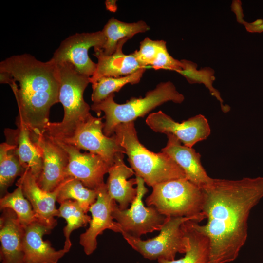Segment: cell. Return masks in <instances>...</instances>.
Masks as SVG:
<instances>
[{
    "instance_id": "32",
    "label": "cell",
    "mask_w": 263,
    "mask_h": 263,
    "mask_svg": "<svg viewBox=\"0 0 263 263\" xmlns=\"http://www.w3.org/2000/svg\"><path fill=\"white\" fill-rule=\"evenodd\" d=\"M240 23L244 25L247 31L250 33H261L263 32V20L257 19L252 22H247L243 20Z\"/></svg>"
},
{
    "instance_id": "18",
    "label": "cell",
    "mask_w": 263,
    "mask_h": 263,
    "mask_svg": "<svg viewBox=\"0 0 263 263\" xmlns=\"http://www.w3.org/2000/svg\"><path fill=\"white\" fill-rule=\"evenodd\" d=\"M168 141L163 152L170 157L183 170L186 178L202 188L211 183L213 179L209 177L201 162V155L195 149L181 144L174 135L166 134Z\"/></svg>"
},
{
    "instance_id": "15",
    "label": "cell",
    "mask_w": 263,
    "mask_h": 263,
    "mask_svg": "<svg viewBox=\"0 0 263 263\" xmlns=\"http://www.w3.org/2000/svg\"><path fill=\"white\" fill-rule=\"evenodd\" d=\"M64 182L54 191L47 192L38 186L36 178L30 170L25 169L16 184L31 204L38 221L52 229L57 224L55 217L58 216V210L55 202Z\"/></svg>"
},
{
    "instance_id": "4",
    "label": "cell",
    "mask_w": 263,
    "mask_h": 263,
    "mask_svg": "<svg viewBox=\"0 0 263 263\" xmlns=\"http://www.w3.org/2000/svg\"><path fill=\"white\" fill-rule=\"evenodd\" d=\"M114 97V94H112L104 100L93 103L91 107L98 115L101 112L104 113L105 121L103 132L108 137L114 134L115 127L121 123L143 117L165 102L172 101L181 104L185 99L184 95L170 81L158 84L154 89L147 92L144 97H132L125 103L115 102Z\"/></svg>"
},
{
    "instance_id": "16",
    "label": "cell",
    "mask_w": 263,
    "mask_h": 263,
    "mask_svg": "<svg viewBox=\"0 0 263 263\" xmlns=\"http://www.w3.org/2000/svg\"><path fill=\"white\" fill-rule=\"evenodd\" d=\"M16 124V129H5L6 142L15 146L22 166L30 170L37 181L43 168L42 150L37 142L38 138L19 119Z\"/></svg>"
},
{
    "instance_id": "13",
    "label": "cell",
    "mask_w": 263,
    "mask_h": 263,
    "mask_svg": "<svg viewBox=\"0 0 263 263\" xmlns=\"http://www.w3.org/2000/svg\"><path fill=\"white\" fill-rule=\"evenodd\" d=\"M116 203L110 197L104 183L98 189L96 200L89 208L92 215L89 227L80 236L79 243L86 255H91L96 249L97 237L105 230L121 233L120 225L114 221L112 215Z\"/></svg>"
},
{
    "instance_id": "25",
    "label": "cell",
    "mask_w": 263,
    "mask_h": 263,
    "mask_svg": "<svg viewBox=\"0 0 263 263\" xmlns=\"http://www.w3.org/2000/svg\"><path fill=\"white\" fill-rule=\"evenodd\" d=\"M181 60L183 64L182 68L177 73L183 76L190 84H203L208 89L210 94L219 101L223 112H228L230 107L224 104L219 92L213 86V83L215 80L214 70L209 67L197 70L198 65L196 63L188 60Z\"/></svg>"
},
{
    "instance_id": "6",
    "label": "cell",
    "mask_w": 263,
    "mask_h": 263,
    "mask_svg": "<svg viewBox=\"0 0 263 263\" xmlns=\"http://www.w3.org/2000/svg\"><path fill=\"white\" fill-rule=\"evenodd\" d=\"M145 202L148 207H154L167 217L205 216L202 212L203 189L186 178L170 180L153 186L152 193Z\"/></svg>"
},
{
    "instance_id": "26",
    "label": "cell",
    "mask_w": 263,
    "mask_h": 263,
    "mask_svg": "<svg viewBox=\"0 0 263 263\" xmlns=\"http://www.w3.org/2000/svg\"><path fill=\"white\" fill-rule=\"evenodd\" d=\"M146 69L142 68L135 72L119 77H103L92 85L93 93L91 100L93 103L99 102L111 94L118 92L127 84L138 83L143 76Z\"/></svg>"
},
{
    "instance_id": "17",
    "label": "cell",
    "mask_w": 263,
    "mask_h": 263,
    "mask_svg": "<svg viewBox=\"0 0 263 263\" xmlns=\"http://www.w3.org/2000/svg\"><path fill=\"white\" fill-rule=\"evenodd\" d=\"M23 249L24 263H57L66 253L63 248L56 250L49 241H44V235L52 229L39 222L24 227Z\"/></svg>"
},
{
    "instance_id": "2",
    "label": "cell",
    "mask_w": 263,
    "mask_h": 263,
    "mask_svg": "<svg viewBox=\"0 0 263 263\" xmlns=\"http://www.w3.org/2000/svg\"><path fill=\"white\" fill-rule=\"evenodd\" d=\"M0 82L11 87L17 103V119L39 137L50 122L51 107L59 102L58 65L29 54L14 55L0 63Z\"/></svg>"
},
{
    "instance_id": "14",
    "label": "cell",
    "mask_w": 263,
    "mask_h": 263,
    "mask_svg": "<svg viewBox=\"0 0 263 263\" xmlns=\"http://www.w3.org/2000/svg\"><path fill=\"white\" fill-rule=\"evenodd\" d=\"M37 142L43 154L42 170L37 183L43 190L52 192L67 178L65 171L68 155L56 140L45 132L39 136Z\"/></svg>"
},
{
    "instance_id": "7",
    "label": "cell",
    "mask_w": 263,
    "mask_h": 263,
    "mask_svg": "<svg viewBox=\"0 0 263 263\" xmlns=\"http://www.w3.org/2000/svg\"><path fill=\"white\" fill-rule=\"evenodd\" d=\"M205 216L193 217H167L160 233L153 238L143 240L125 232H122L129 245L144 258L150 260L163 259L173 260L176 254L185 253L189 244L183 228V224L188 220L200 222Z\"/></svg>"
},
{
    "instance_id": "21",
    "label": "cell",
    "mask_w": 263,
    "mask_h": 263,
    "mask_svg": "<svg viewBox=\"0 0 263 263\" xmlns=\"http://www.w3.org/2000/svg\"><path fill=\"white\" fill-rule=\"evenodd\" d=\"M129 39L125 38L120 40L116 50L110 56L105 55L102 49H94V55L98 61L96 70L90 77L92 85L103 77H119L145 68L138 62L133 53L125 55L122 52L123 45Z\"/></svg>"
},
{
    "instance_id": "24",
    "label": "cell",
    "mask_w": 263,
    "mask_h": 263,
    "mask_svg": "<svg viewBox=\"0 0 263 263\" xmlns=\"http://www.w3.org/2000/svg\"><path fill=\"white\" fill-rule=\"evenodd\" d=\"M22 166L15 146L4 142L0 145V192L1 198L7 193L17 176L25 171Z\"/></svg>"
},
{
    "instance_id": "9",
    "label": "cell",
    "mask_w": 263,
    "mask_h": 263,
    "mask_svg": "<svg viewBox=\"0 0 263 263\" xmlns=\"http://www.w3.org/2000/svg\"><path fill=\"white\" fill-rule=\"evenodd\" d=\"M136 178L137 195L131 207L121 210L116 203L112 215L120 225L121 233L125 232L132 236L140 238L142 235L154 231H160L166 217L161 214L154 207H146L144 206L142 199L148 190L141 177L136 176Z\"/></svg>"
},
{
    "instance_id": "33",
    "label": "cell",
    "mask_w": 263,
    "mask_h": 263,
    "mask_svg": "<svg viewBox=\"0 0 263 263\" xmlns=\"http://www.w3.org/2000/svg\"><path fill=\"white\" fill-rule=\"evenodd\" d=\"M106 8L108 10L111 11H115L116 10V1L114 0H106Z\"/></svg>"
},
{
    "instance_id": "31",
    "label": "cell",
    "mask_w": 263,
    "mask_h": 263,
    "mask_svg": "<svg viewBox=\"0 0 263 263\" xmlns=\"http://www.w3.org/2000/svg\"><path fill=\"white\" fill-rule=\"evenodd\" d=\"M151 66L155 70L163 69L177 72L182 70L183 64L181 60L175 59L169 54L164 40Z\"/></svg>"
},
{
    "instance_id": "12",
    "label": "cell",
    "mask_w": 263,
    "mask_h": 263,
    "mask_svg": "<svg viewBox=\"0 0 263 263\" xmlns=\"http://www.w3.org/2000/svg\"><path fill=\"white\" fill-rule=\"evenodd\" d=\"M57 141L68 155L66 178L76 179L91 189L97 190L105 183L104 176L111 166L102 157L91 152L82 153L73 146Z\"/></svg>"
},
{
    "instance_id": "30",
    "label": "cell",
    "mask_w": 263,
    "mask_h": 263,
    "mask_svg": "<svg viewBox=\"0 0 263 263\" xmlns=\"http://www.w3.org/2000/svg\"><path fill=\"white\" fill-rule=\"evenodd\" d=\"M164 40H154L146 37L140 43L139 49L133 53L138 62L144 67L151 65Z\"/></svg>"
},
{
    "instance_id": "28",
    "label": "cell",
    "mask_w": 263,
    "mask_h": 263,
    "mask_svg": "<svg viewBox=\"0 0 263 263\" xmlns=\"http://www.w3.org/2000/svg\"><path fill=\"white\" fill-rule=\"evenodd\" d=\"M60 204L57 217L63 218L67 222V225L63 229L65 237L63 248L69 252L72 246L70 239L71 232L89 223L91 217L85 212L75 201L68 200Z\"/></svg>"
},
{
    "instance_id": "29",
    "label": "cell",
    "mask_w": 263,
    "mask_h": 263,
    "mask_svg": "<svg viewBox=\"0 0 263 263\" xmlns=\"http://www.w3.org/2000/svg\"><path fill=\"white\" fill-rule=\"evenodd\" d=\"M1 210L9 208L13 210L24 227L34 222H39L36 218L31 204L25 198L20 187L11 193H7L0 200Z\"/></svg>"
},
{
    "instance_id": "27",
    "label": "cell",
    "mask_w": 263,
    "mask_h": 263,
    "mask_svg": "<svg viewBox=\"0 0 263 263\" xmlns=\"http://www.w3.org/2000/svg\"><path fill=\"white\" fill-rule=\"evenodd\" d=\"M98 189H91L85 187L79 180L68 177L64 181L58 194L56 201L71 200L76 201L86 213L91 206L96 200Z\"/></svg>"
},
{
    "instance_id": "8",
    "label": "cell",
    "mask_w": 263,
    "mask_h": 263,
    "mask_svg": "<svg viewBox=\"0 0 263 263\" xmlns=\"http://www.w3.org/2000/svg\"><path fill=\"white\" fill-rule=\"evenodd\" d=\"M102 119L94 117L91 114L70 134L55 139L79 150L97 154L112 166L116 155L120 152L125 154V151L114 134L108 137L104 134Z\"/></svg>"
},
{
    "instance_id": "22",
    "label": "cell",
    "mask_w": 263,
    "mask_h": 263,
    "mask_svg": "<svg viewBox=\"0 0 263 263\" xmlns=\"http://www.w3.org/2000/svg\"><path fill=\"white\" fill-rule=\"evenodd\" d=\"M195 220H188L183 224L188 239L189 247L184 257L173 260H157L158 263H209L210 242L208 237L199 230Z\"/></svg>"
},
{
    "instance_id": "19",
    "label": "cell",
    "mask_w": 263,
    "mask_h": 263,
    "mask_svg": "<svg viewBox=\"0 0 263 263\" xmlns=\"http://www.w3.org/2000/svg\"><path fill=\"white\" fill-rule=\"evenodd\" d=\"M2 211L0 219L1 263H24V227L13 210L5 208Z\"/></svg>"
},
{
    "instance_id": "5",
    "label": "cell",
    "mask_w": 263,
    "mask_h": 263,
    "mask_svg": "<svg viewBox=\"0 0 263 263\" xmlns=\"http://www.w3.org/2000/svg\"><path fill=\"white\" fill-rule=\"evenodd\" d=\"M57 65L60 76L59 100L63 107L64 117L60 122H49L45 132L56 139L70 134L91 114V107L83 98L90 77L78 72L70 63Z\"/></svg>"
},
{
    "instance_id": "3",
    "label": "cell",
    "mask_w": 263,
    "mask_h": 263,
    "mask_svg": "<svg viewBox=\"0 0 263 263\" xmlns=\"http://www.w3.org/2000/svg\"><path fill=\"white\" fill-rule=\"evenodd\" d=\"M114 135L127 155L135 175L141 177L148 186L152 187L169 180L186 178L183 170L168 155L151 152L140 142L134 121L118 125Z\"/></svg>"
},
{
    "instance_id": "23",
    "label": "cell",
    "mask_w": 263,
    "mask_h": 263,
    "mask_svg": "<svg viewBox=\"0 0 263 263\" xmlns=\"http://www.w3.org/2000/svg\"><path fill=\"white\" fill-rule=\"evenodd\" d=\"M150 29V26L143 20L126 23L112 17L102 30L106 38L102 49L103 54L106 56L112 55L120 40L125 38L131 39L135 35L145 33Z\"/></svg>"
},
{
    "instance_id": "20",
    "label": "cell",
    "mask_w": 263,
    "mask_h": 263,
    "mask_svg": "<svg viewBox=\"0 0 263 263\" xmlns=\"http://www.w3.org/2000/svg\"><path fill=\"white\" fill-rule=\"evenodd\" d=\"M124 153H118L113 164L110 167L109 177L106 183L107 191L110 197L117 203L119 209L125 210L133 202L137 195L136 178L127 180L135 172L132 168L125 164Z\"/></svg>"
},
{
    "instance_id": "1",
    "label": "cell",
    "mask_w": 263,
    "mask_h": 263,
    "mask_svg": "<svg viewBox=\"0 0 263 263\" xmlns=\"http://www.w3.org/2000/svg\"><path fill=\"white\" fill-rule=\"evenodd\" d=\"M202 189L207 223L196 225L209 240V263H230L246 241L250 211L263 198V177L213 179Z\"/></svg>"
},
{
    "instance_id": "11",
    "label": "cell",
    "mask_w": 263,
    "mask_h": 263,
    "mask_svg": "<svg viewBox=\"0 0 263 263\" xmlns=\"http://www.w3.org/2000/svg\"><path fill=\"white\" fill-rule=\"evenodd\" d=\"M146 123L154 132L173 134L184 146L190 148L206 139L211 133L208 121L202 114L179 123L159 111L150 114L146 119Z\"/></svg>"
},
{
    "instance_id": "10",
    "label": "cell",
    "mask_w": 263,
    "mask_h": 263,
    "mask_svg": "<svg viewBox=\"0 0 263 263\" xmlns=\"http://www.w3.org/2000/svg\"><path fill=\"white\" fill-rule=\"evenodd\" d=\"M106 38L102 31L91 33H76L63 40L56 50L51 58L57 64L68 62L84 75L91 77L97 64L89 57L88 51L102 49Z\"/></svg>"
}]
</instances>
